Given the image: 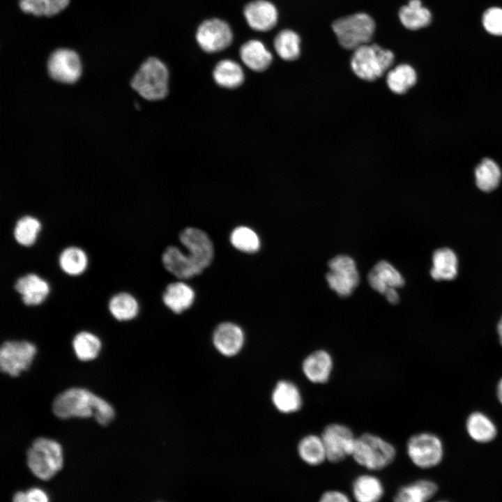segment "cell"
I'll return each instance as SVG.
<instances>
[{
    "label": "cell",
    "instance_id": "cell-1",
    "mask_svg": "<svg viewBox=\"0 0 502 502\" xmlns=\"http://www.w3.org/2000/svg\"><path fill=\"white\" fill-rule=\"evenodd\" d=\"M394 61L395 54L391 50L368 43L353 50L350 64L358 78L372 82L388 71Z\"/></svg>",
    "mask_w": 502,
    "mask_h": 502
},
{
    "label": "cell",
    "instance_id": "cell-2",
    "mask_svg": "<svg viewBox=\"0 0 502 502\" xmlns=\"http://www.w3.org/2000/svg\"><path fill=\"white\" fill-rule=\"evenodd\" d=\"M169 73L158 59L150 57L137 71L130 82L131 87L148 100L164 98L168 93Z\"/></svg>",
    "mask_w": 502,
    "mask_h": 502
},
{
    "label": "cell",
    "instance_id": "cell-3",
    "mask_svg": "<svg viewBox=\"0 0 502 502\" xmlns=\"http://www.w3.org/2000/svg\"><path fill=\"white\" fill-rule=\"evenodd\" d=\"M375 22L365 13H358L336 20L332 29L339 44L344 49L354 50L372 40Z\"/></svg>",
    "mask_w": 502,
    "mask_h": 502
},
{
    "label": "cell",
    "instance_id": "cell-4",
    "mask_svg": "<svg viewBox=\"0 0 502 502\" xmlns=\"http://www.w3.org/2000/svg\"><path fill=\"white\" fill-rule=\"evenodd\" d=\"M394 446L375 434L367 433L356 438L351 454L359 465L370 470H380L395 459Z\"/></svg>",
    "mask_w": 502,
    "mask_h": 502
},
{
    "label": "cell",
    "instance_id": "cell-5",
    "mask_svg": "<svg viewBox=\"0 0 502 502\" xmlns=\"http://www.w3.org/2000/svg\"><path fill=\"white\" fill-rule=\"evenodd\" d=\"M27 464L31 472L41 480H49L63 465L61 445L47 438L35 439L27 451Z\"/></svg>",
    "mask_w": 502,
    "mask_h": 502
},
{
    "label": "cell",
    "instance_id": "cell-6",
    "mask_svg": "<svg viewBox=\"0 0 502 502\" xmlns=\"http://www.w3.org/2000/svg\"><path fill=\"white\" fill-rule=\"evenodd\" d=\"M100 398L86 389L71 388L55 397L52 411L56 416L63 419L94 416Z\"/></svg>",
    "mask_w": 502,
    "mask_h": 502
},
{
    "label": "cell",
    "instance_id": "cell-7",
    "mask_svg": "<svg viewBox=\"0 0 502 502\" xmlns=\"http://www.w3.org/2000/svg\"><path fill=\"white\" fill-rule=\"evenodd\" d=\"M407 454L418 467L429 469L438 465L443 449L441 441L430 433H419L412 436L407 443Z\"/></svg>",
    "mask_w": 502,
    "mask_h": 502
},
{
    "label": "cell",
    "instance_id": "cell-8",
    "mask_svg": "<svg viewBox=\"0 0 502 502\" xmlns=\"http://www.w3.org/2000/svg\"><path fill=\"white\" fill-rule=\"evenodd\" d=\"M328 266L326 277L329 287L340 296H350L360 279L354 260L347 255H337L329 261Z\"/></svg>",
    "mask_w": 502,
    "mask_h": 502
},
{
    "label": "cell",
    "instance_id": "cell-9",
    "mask_svg": "<svg viewBox=\"0 0 502 502\" xmlns=\"http://www.w3.org/2000/svg\"><path fill=\"white\" fill-rule=\"evenodd\" d=\"M195 37L201 49L208 53H216L227 49L234 38L229 24L219 18L203 21L197 27Z\"/></svg>",
    "mask_w": 502,
    "mask_h": 502
},
{
    "label": "cell",
    "instance_id": "cell-10",
    "mask_svg": "<svg viewBox=\"0 0 502 502\" xmlns=\"http://www.w3.org/2000/svg\"><path fill=\"white\" fill-rule=\"evenodd\" d=\"M36 353V346L28 341H6L0 349V367L12 376L28 370Z\"/></svg>",
    "mask_w": 502,
    "mask_h": 502
},
{
    "label": "cell",
    "instance_id": "cell-11",
    "mask_svg": "<svg viewBox=\"0 0 502 502\" xmlns=\"http://www.w3.org/2000/svg\"><path fill=\"white\" fill-rule=\"evenodd\" d=\"M321 437L328 461L336 463L351 456L356 438L348 427L330 424L324 428Z\"/></svg>",
    "mask_w": 502,
    "mask_h": 502
},
{
    "label": "cell",
    "instance_id": "cell-12",
    "mask_svg": "<svg viewBox=\"0 0 502 502\" xmlns=\"http://www.w3.org/2000/svg\"><path fill=\"white\" fill-rule=\"evenodd\" d=\"M47 71L55 81L65 84L75 83L82 74L80 59L73 50L58 49L49 57Z\"/></svg>",
    "mask_w": 502,
    "mask_h": 502
},
{
    "label": "cell",
    "instance_id": "cell-13",
    "mask_svg": "<svg viewBox=\"0 0 502 502\" xmlns=\"http://www.w3.org/2000/svg\"><path fill=\"white\" fill-rule=\"evenodd\" d=\"M181 243L188 250V255L202 271L211 262L213 247L208 236L204 231L188 227L179 234Z\"/></svg>",
    "mask_w": 502,
    "mask_h": 502
},
{
    "label": "cell",
    "instance_id": "cell-14",
    "mask_svg": "<svg viewBox=\"0 0 502 502\" xmlns=\"http://www.w3.org/2000/svg\"><path fill=\"white\" fill-rule=\"evenodd\" d=\"M243 15L248 26L260 32L273 29L279 16L276 6L268 0L250 1L243 8Z\"/></svg>",
    "mask_w": 502,
    "mask_h": 502
},
{
    "label": "cell",
    "instance_id": "cell-15",
    "mask_svg": "<svg viewBox=\"0 0 502 502\" xmlns=\"http://www.w3.org/2000/svg\"><path fill=\"white\" fill-rule=\"evenodd\" d=\"M15 289L28 306L41 304L50 291L48 282L36 273H28L19 277L15 283Z\"/></svg>",
    "mask_w": 502,
    "mask_h": 502
},
{
    "label": "cell",
    "instance_id": "cell-16",
    "mask_svg": "<svg viewBox=\"0 0 502 502\" xmlns=\"http://www.w3.org/2000/svg\"><path fill=\"white\" fill-rule=\"evenodd\" d=\"M244 335L237 325L225 322L218 326L213 333V343L222 354L232 356L238 353L243 347Z\"/></svg>",
    "mask_w": 502,
    "mask_h": 502
},
{
    "label": "cell",
    "instance_id": "cell-17",
    "mask_svg": "<svg viewBox=\"0 0 502 502\" xmlns=\"http://www.w3.org/2000/svg\"><path fill=\"white\" fill-rule=\"evenodd\" d=\"M302 369L306 378L311 382L326 383L333 369L332 357L326 351H315L305 358Z\"/></svg>",
    "mask_w": 502,
    "mask_h": 502
},
{
    "label": "cell",
    "instance_id": "cell-18",
    "mask_svg": "<svg viewBox=\"0 0 502 502\" xmlns=\"http://www.w3.org/2000/svg\"><path fill=\"white\" fill-rule=\"evenodd\" d=\"M367 280L373 289L383 294L389 287L396 289L404 284L400 273L386 261H379L374 265L368 274Z\"/></svg>",
    "mask_w": 502,
    "mask_h": 502
},
{
    "label": "cell",
    "instance_id": "cell-19",
    "mask_svg": "<svg viewBox=\"0 0 502 502\" xmlns=\"http://www.w3.org/2000/svg\"><path fill=\"white\" fill-rule=\"evenodd\" d=\"M239 53L243 63L256 72L266 70L273 61L272 54L259 40H249L243 43Z\"/></svg>",
    "mask_w": 502,
    "mask_h": 502
},
{
    "label": "cell",
    "instance_id": "cell-20",
    "mask_svg": "<svg viewBox=\"0 0 502 502\" xmlns=\"http://www.w3.org/2000/svg\"><path fill=\"white\" fill-rule=\"evenodd\" d=\"M165 268L177 277L187 279L201 272L194 264L188 254L175 246H169L162 257Z\"/></svg>",
    "mask_w": 502,
    "mask_h": 502
},
{
    "label": "cell",
    "instance_id": "cell-21",
    "mask_svg": "<svg viewBox=\"0 0 502 502\" xmlns=\"http://www.w3.org/2000/svg\"><path fill=\"white\" fill-rule=\"evenodd\" d=\"M272 400L277 410L285 413L296 412L302 406V397L298 388L287 381L277 383L273 392Z\"/></svg>",
    "mask_w": 502,
    "mask_h": 502
},
{
    "label": "cell",
    "instance_id": "cell-22",
    "mask_svg": "<svg viewBox=\"0 0 502 502\" xmlns=\"http://www.w3.org/2000/svg\"><path fill=\"white\" fill-rule=\"evenodd\" d=\"M162 299L171 310L181 313L191 306L195 299V292L184 282H172L167 287Z\"/></svg>",
    "mask_w": 502,
    "mask_h": 502
},
{
    "label": "cell",
    "instance_id": "cell-23",
    "mask_svg": "<svg viewBox=\"0 0 502 502\" xmlns=\"http://www.w3.org/2000/svg\"><path fill=\"white\" fill-rule=\"evenodd\" d=\"M438 490L436 484L429 480H418L402 487L394 497V502H427Z\"/></svg>",
    "mask_w": 502,
    "mask_h": 502
},
{
    "label": "cell",
    "instance_id": "cell-24",
    "mask_svg": "<svg viewBox=\"0 0 502 502\" xmlns=\"http://www.w3.org/2000/svg\"><path fill=\"white\" fill-rule=\"evenodd\" d=\"M399 18L405 28L414 31L428 26L432 15L420 0H409L408 4L400 9Z\"/></svg>",
    "mask_w": 502,
    "mask_h": 502
},
{
    "label": "cell",
    "instance_id": "cell-25",
    "mask_svg": "<svg viewBox=\"0 0 502 502\" xmlns=\"http://www.w3.org/2000/svg\"><path fill=\"white\" fill-rule=\"evenodd\" d=\"M352 493L357 502H379L383 494V487L374 476L361 475L353 481Z\"/></svg>",
    "mask_w": 502,
    "mask_h": 502
},
{
    "label": "cell",
    "instance_id": "cell-26",
    "mask_svg": "<svg viewBox=\"0 0 502 502\" xmlns=\"http://www.w3.org/2000/svg\"><path fill=\"white\" fill-rule=\"evenodd\" d=\"M433 266L430 271L436 280H450L457 273V258L455 253L448 248L436 250L432 256Z\"/></svg>",
    "mask_w": 502,
    "mask_h": 502
},
{
    "label": "cell",
    "instance_id": "cell-27",
    "mask_svg": "<svg viewBox=\"0 0 502 502\" xmlns=\"http://www.w3.org/2000/svg\"><path fill=\"white\" fill-rule=\"evenodd\" d=\"M417 80L414 68L409 64L402 63L396 66L388 71L386 84L394 93L402 95L413 87Z\"/></svg>",
    "mask_w": 502,
    "mask_h": 502
},
{
    "label": "cell",
    "instance_id": "cell-28",
    "mask_svg": "<svg viewBox=\"0 0 502 502\" xmlns=\"http://www.w3.org/2000/svg\"><path fill=\"white\" fill-rule=\"evenodd\" d=\"M213 76L218 85L227 89L238 87L245 77L241 66L230 59L219 61L213 70Z\"/></svg>",
    "mask_w": 502,
    "mask_h": 502
},
{
    "label": "cell",
    "instance_id": "cell-29",
    "mask_svg": "<svg viewBox=\"0 0 502 502\" xmlns=\"http://www.w3.org/2000/svg\"><path fill=\"white\" fill-rule=\"evenodd\" d=\"M466 430L470 437L479 443L492 441L496 435L494 423L480 412L471 413L466 420Z\"/></svg>",
    "mask_w": 502,
    "mask_h": 502
},
{
    "label": "cell",
    "instance_id": "cell-30",
    "mask_svg": "<svg viewBox=\"0 0 502 502\" xmlns=\"http://www.w3.org/2000/svg\"><path fill=\"white\" fill-rule=\"evenodd\" d=\"M61 271L70 276L82 274L88 266V257L80 248L70 246L63 249L59 256Z\"/></svg>",
    "mask_w": 502,
    "mask_h": 502
},
{
    "label": "cell",
    "instance_id": "cell-31",
    "mask_svg": "<svg viewBox=\"0 0 502 502\" xmlns=\"http://www.w3.org/2000/svg\"><path fill=\"white\" fill-rule=\"evenodd\" d=\"M277 54L283 60L292 61L301 54V38L291 29H283L277 33L273 40Z\"/></svg>",
    "mask_w": 502,
    "mask_h": 502
},
{
    "label": "cell",
    "instance_id": "cell-32",
    "mask_svg": "<svg viewBox=\"0 0 502 502\" xmlns=\"http://www.w3.org/2000/svg\"><path fill=\"white\" fill-rule=\"evenodd\" d=\"M298 452L301 459L311 466L319 465L327 459L321 436L310 434L303 437L298 445Z\"/></svg>",
    "mask_w": 502,
    "mask_h": 502
},
{
    "label": "cell",
    "instance_id": "cell-33",
    "mask_svg": "<svg viewBox=\"0 0 502 502\" xmlns=\"http://www.w3.org/2000/svg\"><path fill=\"white\" fill-rule=\"evenodd\" d=\"M108 307L112 315L119 321L132 319L139 312L137 301L128 292L113 295L109 301Z\"/></svg>",
    "mask_w": 502,
    "mask_h": 502
},
{
    "label": "cell",
    "instance_id": "cell-34",
    "mask_svg": "<svg viewBox=\"0 0 502 502\" xmlns=\"http://www.w3.org/2000/svg\"><path fill=\"white\" fill-rule=\"evenodd\" d=\"M41 229L40 220L32 215H24L17 220L13 228V237L20 245L29 247L36 241Z\"/></svg>",
    "mask_w": 502,
    "mask_h": 502
},
{
    "label": "cell",
    "instance_id": "cell-35",
    "mask_svg": "<svg viewBox=\"0 0 502 502\" xmlns=\"http://www.w3.org/2000/svg\"><path fill=\"white\" fill-rule=\"evenodd\" d=\"M478 187L482 191L490 192L499 185L501 172L499 167L490 159H484L475 171Z\"/></svg>",
    "mask_w": 502,
    "mask_h": 502
},
{
    "label": "cell",
    "instance_id": "cell-36",
    "mask_svg": "<svg viewBox=\"0 0 502 502\" xmlns=\"http://www.w3.org/2000/svg\"><path fill=\"white\" fill-rule=\"evenodd\" d=\"M73 347L77 357L82 361L94 359L98 355L101 342L95 335L82 331L75 335Z\"/></svg>",
    "mask_w": 502,
    "mask_h": 502
},
{
    "label": "cell",
    "instance_id": "cell-37",
    "mask_svg": "<svg viewBox=\"0 0 502 502\" xmlns=\"http://www.w3.org/2000/svg\"><path fill=\"white\" fill-rule=\"evenodd\" d=\"M70 0H20V7L25 13L37 16H52L63 10Z\"/></svg>",
    "mask_w": 502,
    "mask_h": 502
},
{
    "label": "cell",
    "instance_id": "cell-38",
    "mask_svg": "<svg viewBox=\"0 0 502 502\" xmlns=\"http://www.w3.org/2000/svg\"><path fill=\"white\" fill-rule=\"evenodd\" d=\"M230 241L237 250L249 253L257 252L260 246L257 234L252 229L244 226L238 227L233 230Z\"/></svg>",
    "mask_w": 502,
    "mask_h": 502
},
{
    "label": "cell",
    "instance_id": "cell-39",
    "mask_svg": "<svg viewBox=\"0 0 502 502\" xmlns=\"http://www.w3.org/2000/svg\"><path fill=\"white\" fill-rule=\"evenodd\" d=\"M482 24L490 34L502 36V8L492 7L482 15Z\"/></svg>",
    "mask_w": 502,
    "mask_h": 502
},
{
    "label": "cell",
    "instance_id": "cell-40",
    "mask_svg": "<svg viewBox=\"0 0 502 502\" xmlns=\"http://www.w3.org/2000/svg\"><path fill=\"white\" fill-rule=\"evenodd\" d=\"M114 416L112 406L105 400L100 398L96 406L94 418L102 425L109 424Z\"/></svg>",
    "mask_w": 502,
    "mask_h": 502
},
{
    "label": "cell",
    "instance_id": "cell-41",
    "mask_svg": "<svg viewBox=\"0 0 502 502\" xmlns=\"http://www.w3.org/2000/svg\"><path fill=\"white\" fill-rule=\"evenodd\" d=\"M319 502H351V501L344 493L337 490H330L324 492Z\"/></svg>",
    "mask_w": 502,
    "mask_h": 502
},
{
    "label": "cell",
    "instance_id": "cell-42",
    "mask_svg": "<svg viewBox=\"0 0 502 502\" xmlns=\"http://www.w3.org/2000/svg\"><path fill=\"white\" fill-rule=\"evenodd\" d=\"M26 493L27 502H49L47 494L40 489L32 488Z\"/></svg>",
    "mask_w": 502,
    "mask_h": 502
},
{
    "label": "cell",
    "instance_id": "cell-43",
    "mask_svg": "<svg viewBox=\"0 0 502 502\" xmlns=\"http://www.w3.org/2000/svg\"><path fill=\"white\" fill-rule=\"evenodd\" d=\"M384 295L388 301L392 304H396L399 301V294L395 288H388L386 290Z\"/></svg>",
    "mask_w": 502,
    "mask_h": 502
},
{
    "label": "cell",
    "instance_id": "cell-44",
    "mask_svg": "<svg viewBox=\"0 0 502 502\" xmlns=\"http://www.w3.org/2000/svg\"><path fill=\"white\" fill-rule=\"evenodd\" d=\"M13 502H27V496L26 492H17L13 498Z\"/></svg>",
    "mask_w": 502,
    "mask_h": 502
},
{
    "label": "cell",
    "instance_id": "cell-45",
    "mask_svg": "<svg viewBox=\"0 0 502 502\" xmlns=\"http://www.w3.org/2000/svg\"><path fill=\"white\" fill-rule=\"evenodd\" d=\"M497 397L499 402L502 404V378L497 386Z\"/></svg>",
    "mask_w": 502,
    "mask_h": 502
},
{
    "label": "cell",
    "instance_id": "cell-46",
    "mask_svg": "<svg viewBox=\"0 0 502 502\" xmlns=\"http://www.w3.org/2000/svg\"><path fill=\"white\" fill-rule=\"evenodd\" d=\"M497 333L499 335V342H500L501 344L502 345V317L498 323Z\"/></svg>",
    "mask_w": 502,
    "mask_h": 502
},
{
    "label": "cell",
    "instance_id": "cell-47",
    "mask_svg": "<svg viewBox=\"0 0 502 502\" xmlns=\"http://www.w3.org/2000/svg\"><path fill=\"white\" fill-rule=\"evenodd\" d=\"M437 502H448V501H437Z\"/></svg>",
    "mask_w": 502,
    "mask_h": 502
}]
</instances>
